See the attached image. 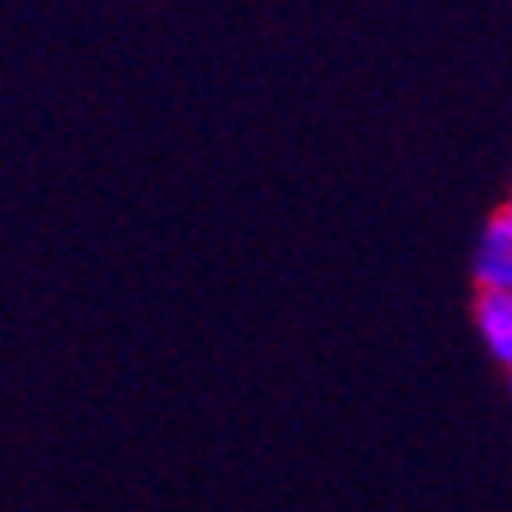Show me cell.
<instances>
[{
  "mask_svg": "<svg viewBox=\"0 0 512 512\" xmlns=\"http://www.w3.org/2000/svg\"><path fill=\"white\" fill-rule=\"evenodd\" d=\"M471 316H476V330L490 348V357L499 366H508L512 375V293H476Z\"/></svg>",
  "mask_w": 512,
  "mask_h": 512,
  "instance_id": "cell-2",
  "label": "cell"
},
{
  "mask_svg": "<svg viewBox=\"0 0 512 512\" xmlns=\"http://www.w3.org/2000/svg\"><path fill=\"white\" fill-rule=\"evenodd\" d=\"M471 279L480 293H512V224L503 215L480 229V243L471 252Z\"/></svg>",
  "mask_w": 512,
  "mask_h": 512,
  "instance_id": "cell-1",
  "label": "cell"
},
{
  "mask_svg": "<svg viewBox=\"0 0 512 512\" xmlns=\"http://www.w3.org/2000/svg\"><path fill=\"white\" fill-rule=\"evenodd\" d=\"M499 215H503V220L512 224V192H508V202H503V211H499Z\"/></svg>",
  "mask_w": 512,
  "mask_h": 512,
  "instance_id": "cell-3",
  "label": "cell"
}]
</instances>
